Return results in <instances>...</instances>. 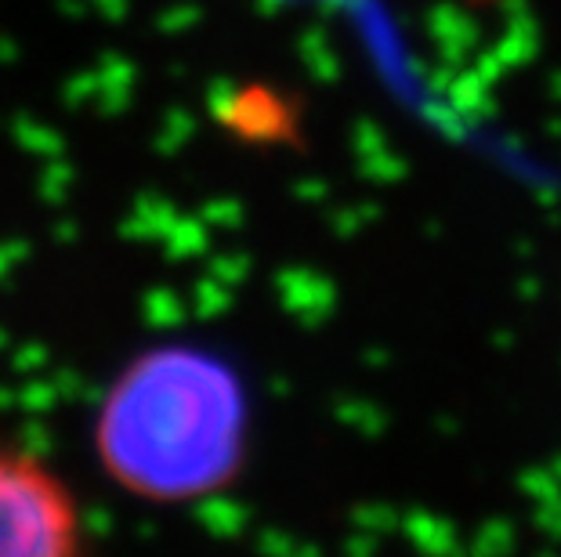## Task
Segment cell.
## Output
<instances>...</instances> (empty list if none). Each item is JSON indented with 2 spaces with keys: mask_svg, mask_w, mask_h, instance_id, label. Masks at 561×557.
Returning a JSON list of instances; mask_svg holds the SVG:
<instances>
[{
  "mask_svg": "<svg viewBox=\"0 0 561 557\" xmlns=\"http://www.w3.org/2000/svg\"><path fill=\"white\" fill-rule=\"evenodd\" d=\"M250 395L218 351L167 340L138 351L94 409V456L141 503L185 507L229 492L250 460Z\"/></svg>",
  "mask_w": 561,
  "mask_h": 557,
  "instance_id": "6da1fadb",
  "label": "cell"
},
{
  "mask_svg": "<svg viewBox=\"0 0 561 557\" xmlns=\"http://www.w3.org/2000/svg\"><path fill=\"white\" fill-rule=\"evenodd\" d=\"M83 507L41 453L0 431V557H88Z\"/></svg>",
  "mask_w": 561,
  "mask_h": 557,
  "instance_id": "7a4b0ae2",
  "label": "cell"
}]
</instances>
